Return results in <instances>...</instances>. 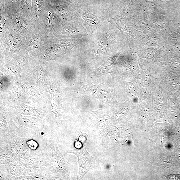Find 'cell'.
Masks as SVG:
<instances>
[{"mask_svg":"<svg viewBox=\"0 0 180 180\" xmlns=\"http://www.w3.org/2000/svg\"><path fill=\"white\" fill-rule=\"evenodd\" d=\"M2 137L7 139L8 143L23 163L28 167L35 169L49 165L40 155L33 156L30 154L31 151L26 143V138L19 137L11 131L4 134Z\"/></svg>","mask_w":180,"mask_h":180,"instance_id":"obj_1","label":"cell"},{"mask_svg":"<svg viewBox=\"0 0 180 180\" xmlns=\"http://www.w3.org/2000/svg\"><path fill=\"white\" fill-rule=\"evenodd\" d=\"M86 137L80 135L74 143L75 149L69 151L67 153L76 155L78 159L79 169L77 179H81L90 170L97 166L98 163L96 159L91 156L87 152L84 144Z\"/></svg>","mask_w":180,"mask_h":180,"instance_id":"obj_2","label":"cell"},{"mask_svg":"<svg viewBox=\"0 0 180 180\" xmlns=\"http://www.w3.org/2000/svg\"><path fill=\"white\" fill-rule=\"evenodd\" d=\"M47 143L52 152L51 159L47 166V167L58 179H68V171L67 162L59 151L58 145L52 139L48 140Z\"/></svg>","mask_w":180,"mask_h":180,"instance_id":"obj_3","label":"cell"},{"mask_svg":"<svg viewBox=\"0 0 180 180\" xmlns=\"http://www.w3.org/2000/svg\"><path fill=\"white\" fill-rule=\"evenodd\" d=\"M7 172L11 174L16 176L29 175L35 169L28 167L24 164L15 161L4 165Z\"/></svg>","mask_w":180,"mask_h":180,"instance_id":"obj_4","label":"cell"},{"mask_svg":"<svg viewBox=\"0 0 180 180\" xmlns=\"http://www.w3.org/2000/svg\"><path fill=\"white\" fill-rule=\"evenodd\" d=\"M16 161L23 163L15 151L8 143L0 148V165Z\"/></svg>","mask_w":180,"mask_h":180,"instance_id":"obj_5","label":"cell"},{"mask_svg":"<svg viewBox=\"0 0 180 180\" xmlns=\"http://www.w3.org/2000/svg\"><path fill=\"white\" fill-rule=\"evenodd\" d=\"M29 175L32 177L33 180L58 179L47 166L36 169L33 172L30 173Z\"/></svg>","mask_w":180,"mask_h":180,"instance_id":"obj_6","label":"cell"},{"mask_svg":"<svg viewBox=\"0 0 180 180\" xmlns=\"http://www.w3.org/2000/svg\"><path fill=\"white\" fill-rule=\"evenodd\" d=\"M20 113L25 115H29L41 118L47 113L45 110L29 107L26 105H21L20 107H13Z\"/></svg>","mask_w":180,"mask_h":180,"instance_id":"obj_7","label":"cell"},{"mask_svg":"<svg viewBox=\"0 0 180 180\" xmlns=\"http://www.w3.org/2000/svg\"><path fill=\"white\" fill-rule=\"evenodd\" d=\"M1 165L0 180H12V175L7 172L4 165Z\"/></svg>","mask_w":180,"mask_h":180,"instance_id":"obj_8","label":"cell"},{"mask_svg":"<svg viewBox=\"0 0 180 180\" xmlns=\"http://www.w3.org/2000/svg\"><path fill=\"white\" fill-rule=\"evenodd\" d=\"M26 143L31 151H36L39 147L38 142L33 139L26 138Z\"/></svg>","mask_w":180,"mask_h":180,"instance_id":"obj_9","label":"cell"}]
</instances>
